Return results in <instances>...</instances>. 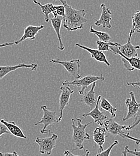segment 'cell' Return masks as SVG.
Wrapping results in <instances>:
<instances>
[{"instance_id": "1", "label": "cell", "mask_w": 140, "mask_h": 156, "mask_svg": "<svg viewBox=\"0 0 140 156\" xmlns=\"http://www.w3.org/2000/svg\"><path fill=\"white\" fill-rule=\"evenodd\" d=\"M65 7V17L63 18V26L68 31H74L83 28L84 24L87 22L85 16L86 11L84 9L77 10L68 5L65 1L60 0Z\"/></svg>"}, {"instance_id": "2", "label": "cell", "mask_w": 140, "mask_h": 156, "mask_svg": "<svg viewBox=\"0 0 140 156\" xmlns=\"http://www.w3.org/2000/svg\"><path fill=\"white\" fill-rule=\"evenodd\" d=\"M77 125L76 124V120L74 118L71 119V126L73 130V133L72 135V141L75 144L76 147L79 150H83V142L86 140H89L91 138L88 133L86 132L87 127L92 123V122H89L86 124H83L81 123L82 119L80 118H77Z\"/></svg>"}, {"instance_id": "3", "label": "cell", "mask_w": 140, "mask_h": 156, "mask_svg": "<svg viewBox=\"0 0 140 156\" xmlns=\"http://www.w3.org/2000/svg\"><path fill=\"white\" fill-rule=\"evenodd\" d=\"M105 80V77L102 75L101 76H94V75H87L83 78H80L79 79L74 80L73 81H68L65 80L62 82V85H72L76 86L77 87H80L81 89L79 90V94L82 95L84 93L85 90H86L89 85L93 84L95 82H97L98 80L104 81Z\"/></svg>"}, {"instance_id": "4", "label": "cell", "mask_w": 140, "mask_h": 156, "mask_svg": "<svg viewBox=\"0 0 140 156\" xmlns=\"http://www.w3.org/2000/svg\"><path fill=\"white\" fill-rule=\"evenodd\" d=\"M50 62L53 64H58L62 65L70 74V75L73 76L75 79V80L81 78L80 74L81 61L80 59H72L68 61L52 59L50 61Z\"/></svg>"}, {"instance_id": "5", "label": "cell", "mask_w": 140, "mask_h": 156, "mask_svg": "<svg viewBox=\"0 0 140 156\" xmlns=\"http://www.w3.org/2000/svg\"><path fill=\"white\" fill-rule=\"evenodd\" d=\"M58 139V135L55 133H52L50 136L47 137H37L35 141L39 146V153L42 154L50 155L52 150L56 147Z\"/></svg>"}, {"instance_id": "6", "label": "cell", "mask_w": 140, "mask_h": 156, "mask_svg": "<svg viewBox=\"0 0 140 156\" xmlns=\"http://www.w3.org/2000/svg\"><path fill=\"white\" fill-rule=\"evenodd\" d=\"M41 109L43 112V115L41 120L35 124V126H38L41 124H43V128L41 130L40 132L43 134L47 133L50 132V131L47 130V127L55 122H58L59 116L57 115L56 112L49 110L46 105L41 106Z\"/></svg>"}, {"instance_id": "7", "label": "cell", "mask_w": 140, "mask_h": 156, "mask_svg": "<svg viewBox=\"0 0 140 156\" xmlns=\"http://www.w3.org/2000/svg\"><path fill=\"white\" fill-rule=\"evenodd\" d=\"M117 43H115L114 45H111L110 48V51L114 54L119 55L121 57V61L123 63L125 68L129 72H133L135 69L140 70V58L138 57L127 58L123 55L117 48Z\"/></svg>"}, {"instance_id": "8", "label": "cell", "mask_w": 140, "mask_h": 156, "mask_svg": "<svg viewBox=\"0 0 140 156\" xmlns=\"http://www.w3.org/2000/svg\"><path fill=\"white\" fill-rule=\"evenodd\" d=\"M134 32L131 30L127 43L125 44H120V43H117V48H118L120 53L127 58H134L138 57L137 50L140 49V46L137 45H133L131 43V37Z\"/></svg>"}, {"instance_id": "9", "label": "cell", "mask_w": 140, "mask_h": 156, "mask_svg": "<svg viewBox=\"0 0 140 156\" xmlns=\"http://www.w3.org/2000/svg\"><path fill=\"white\" fill-rule=\"evenodd\" d=\"M129 94L131 98H128L125 100V104L128 108V112L122 119L123 121L132 118V117H136L140 108V103L137 101L134 93L130 91Z\"/></svg>"}, {"instance_id": "10", "label": "cell", "mask_w": 140, "mask_h": 156, "mask_svg": "<svg viewBox=\"0 0 140 156\" xmlns=\"http://www.w3.org/2000/svg\"><path fill=\"white\" fill-rule=\"evenodd\" d=\"M60 108L59 112L60 115L58 119V122L63 119V109L67 106L69 105L70 101L71 96L74 93V91L71 90L69 86L67 87H60Z\"/></svg>"}, {"instance_id": "11", "label": "cell", "mask_w": 140, "mask_h": 156, "mask_svg": "<svg viewBox=\"0 0 140 156\" xmlns=\"http://www.w3.org/2000/svg\"><path fill=\"white\" fill-rule=\"evenodd\" d=\"M104 126L108 133H110L113 136L119 135L122 138H125L124 135L125 133L123 130H127L128 127V126H121L118 124L113 118H110L106 120L104 122Z\"/></svg>"}, {"instance_id": "12", "label": "cell", "mask_w": 140, "mask_h": 156, "mask_svg": "<svg viewBox=\"0 0 140 156\" xmlns=\"http://www.w3.org/2000/svg\"><path fill=\"white\" fill-rule=\"evenodd\" d=\"M101 99V96H99L97 98V103L95 107L89 112L82 114V117L84 118L92 117L94 119V122L100 126V127L104 126V122L107 119V115L104 112H101L99 109V106Z\"/></svg>"}, {"instance_id": "13", "label": "cell", "mask_w": 140, "mask_h": 156, "mask_svg": "<svg viewBox=\"0 0 140 156\" xmlns=\"http://www.w3.org/2000/svg\"><path fill=\"white\" fill-rule=\"evenodd\" d=\"M23 68L30 69L31 71H35L38 68V64L36 63H32L30 64L20 63L15 66H0V80L8 74L18 69Z\"/></svg>"}, {"instance_id": "14", "label": "cell", "mask_w": 140, "mask_h": 156, "mask_svg": "<svg viewBox=\"0 0 140 156\" xmlns=\"http://www.w3.org/2000/svg\"><path fill=\"white\" fill-rule=\"evenodd\" d=\"M101 8L102 12L100 18L99 20H95V25L97 27L102 26L103 28L110 29L112 27L111 24V20H112L111 12L104 3L101 4Z\"/></svg>"}, {"instance_id": "15", "label": "cell", "mask_w": 140, "mask_h": 156, "mask_svg": "<svg viewBox=\"0 0 140 156\" xmlns=\"http://www.w3.org/2000/svg\"><path fill=\"white\" fill-rule=\"evenodd\" d=\"M44 28V25L40 26H34V25H28L26 27L24 31L23 34L19 40H17L15 42V44H19L26 40L31 39L34 40L36 39V35Z\"/></svg>"}, {"instance_id": "16", "label": "cell", "mask_w": 140, "mask_h": 156, "mask_svg": "<svg viewBox=\"0 0 140 156\" xmlns=\"http://www.w3.org/2000/svg\"><path fill=\"white\" fill-rule=\"evenodd\" d=\"M76 45L77 46H78L79 48H81V49H82L83 50H85L86 51L88 52L90 54L92 58L94 59H95L96 61H97L98 62L104 63L105 64H106L108 67L111 66L110 63L108 62L105 55L104 54L103 52L100 51L98 49H92V48H88L87 46L81 45V44H80V43H76Z\"/></svg>"}, {"instance_id": "17", "label": "cell", "mask_w": 140, "mask_h": 156, "mask_svg": "<svg viewBox=\"0 0 140 156\" xmlns=\"http://www.w3.org/2000/svg\"><path fill=\"white\" fill-rule=\"evenodd\" d=\"M96 87V82L94 83L92 85L90 90L85 93L84 95L80 100V102L85 104L91 110H92L96 106L97 103V98L95 96V88Z\"/></svg>"}, {"instance_id": "18", "label": "cell", "mask_w": 140, "mask_h": 156, "mask_svg": "<svg viewBox=\"0 0 140 156\" xmlns=\"http://www.w3.org/2000/svg\"><path fill=\"white\" fill-rule=\"evenodd\" d=\"M107 133L105 129L102 127H97L93 132V140L99 147L98 153L104 151L103 145L105 143L106 137L107 136Z\"/></svg>"}, {"instance_id": "19", "label": "cell", "mask_w": 140, "mask_h": 156, "mask_svg": "<svg viewBox=\"0 0 140 156\" xmlns=\"http://www.w3.org/2000/svg\"><path fill=\"white\" fill-rule=\"evenodd\" d=\"M1 122L4 124L11 135L15 136L20 137L22 139H26V136L24 135L20 127H19L14 121H6L5 119H1Z\"/></svg>"}, {"instance_id": "20", "label": "cell", "mask_w": 140, "mask_h": 156, "mask_svg": "<svg viewBox=\"0 0 140 156\" xmlns=\"http://www.w3.org/2000/svg\"><path fill=\"white\" fill-rule=\"evenodd\" d=\"M63 20V18L60 16H57V17H53L51 18V23L57 35V37L59 41V46L58 49L60 51H63L65 49V46L62 43V37L60 34V28L62 25V22Z\"/></svg>"}, {"instance_id": "21", "label": "cell", "mask_w": 140, "mask_h": 156, "mask_svg": "<svg viewBox=\"0 0 140 156\" xmlns=\"http://www.w3.org/2000/svg\"><path fill=\"white\" fill-rule=\"evenodd\" d=\"M32 2L35 3L36 4L39 5L41 8V10L43 12V13L44 15V20L45 22H48L49 21V15L50 13H52L54 7V4L52 2H49L46 4L43 5L40 2L36 1L35 0H33Z\"/></svg>"}, {"instance_id": "22", "label": "cell", "mask_w": 140, "mask_h": 156, "mask_svg": "<svg viewBox=\"0 0 140 156\" xmlns=\"http://www.w3.org/2000/svg\"><path fill=\"white\" fill-rule=\"evenodd\" d=\"M101 108L105 110V111L108 112L112 118H115L116 117V112L118 111L116 108L113 107L112 105L105 98H102L101 99L100 104Z\"/></svg>"}, {"instance_id": "23", "label": "cell", "mask_w": 140, "mask_h": 156, "mask_svg": "<svg viewBox=\"0 0 140 156\" xmlns=\"http://www.w3.org/2000/svg\"><path fill=\"white\" fill-rule=\"evenodd\" d=\"M89 32L91 34H93L97 36L100 40V41H103V42H109V41L111 39L110 36L107 33L97 31L95 29H94L93 26H91L90 27Z\"/></svg>"}, {"instance_id": "24", "label": "cell", "mask_w": 140, "mask_h": 156, "mask_svg": "<svg viewBox=\"0 0 140 156\" xmlns=\"http://www.w3.org/2000/svg\"><path fill=\"white\" fill-rule=\"evenodd\" d=\"M132 27L131 30L134 33H140V10L137 11L132 17Z\"/></svg>"}, {"instance_id": "25", "label": "cell", "mask_w": 140, "mask_h": 156, "mask_svg": "<svg viewBox=\"0 0 140 156\" xmlns=\"http://www.w3.org/2000/svg\"><path fill=\"white\" fill-rule=\"evenodd\" d=\"M52 15L53 17H57L60 16L62 18L65 17V7L63 4L54 5L53 10L52 12Z\"/></svg>"}, {"instance_id": "26", "label": "cell", "mask_w": 140, "mask_h": 156, "mask_svg": "<svg viewBox=\"0 0 140 156\" xmlns=\"http://www.w3.org/2000/svg\"><path fill=\"white\" fill-rule=\"evenodd\" d=\"M114 43L113 42H103L101 41H97V44L98 50L104 52V51H110V48L111 45H114Z\"/></svg>"}, {"instance_id": "27", "label": "cell", "mask_w": 140, "mask_h": 156, "mask_svg": "<svg viewBox=\"0 0 140 156\" xmlns=\"http://www.w3.org/2000/svg\"><path fill=\"white\" fill-rule=\"evenodd\" d=\"M118 144H119L118 140H114V142L107 149H106L105 150H104L102 152L98 153L96 155V156H110V153H111V151L112 149L113 148V147H114L116 145H118Z\"/></svg>"}, {"instance_id": "28", "label": "cell", "mask_w": 140, "mask_h": 156, "mask_svg": "<svg viewBox=\"0 0 140 156\" xmlns=\"http://www.w3.org/2000/svg\"><path fill=\"white\" fill-rule=\"evenodd\" d=\"M5 134H8V135H11L9 131L8 130L7 127L3 124L0 120V139L2 137V136Z\"/></svg>"}, {"instance_id": "29", "label": "cell", "mask_w": 140, "mask_h": 156, "mask_svg": "<svg viewBox=\"0 0 140 156\" xmlns=\"http://www.w3.org/2000/svg\"><path fill=\"white\" fill-rule=\"evenodd\" d=\"M140 123V115H137L136 117H135V119L134 122L128 126V130H130L133 129H134L136 126H137Z\"/></svg>"}, {"instance_id": "30", "label": "cell", "mask_w": 140, "mask_h": 156, "mask_svg": "<svg viewBox=\"0 0 140 156\" xmlns=\"http://www.w3.org/2000/svg\"><path fill=\"white\" fill-rule=\"evenodd\" d=\"M124 137L129 139L132 140H134V142H135L136 145H137L140 144V139H137V138H135V137H134L131 136V135H129V133H125L124 135Z\"/></svg>"}, {"instance_id": "31", "label": "cell", "mask_w": 140, "mask_h": 156, "mask_svg": "<svg viewBox=\"0 0 140 156\" xmlns=\"http://www.w3.org/2000/svg\"><path fill=\"white\" fill-rule=\"evenodd\" d=\"M125 148H126L127 150V151H128V153H129L130 154H132V155H134V156H140V151H137L136 149H135L134 151H131L129 149V146H126Z\"/></svg>"}, {"instance_id": "32", "label": "cell", "mask_w": 140, "mask_h": 156, "mask_svg": "<svg viewBox=\"0 0 140 156\" xmlns=\"http://www.w3.org/2000/svg\"><path fill=\"white\" fill-rule=\"evenodd\" d=\"M0 156H21L19 155L16 151L13 153H2L0 152Z\"/></svg>"}, {"instance_id": "33", "label": "cell", "mask_w": 140, "mask_h": 156, "mask_svg": "<svg viewBox=\"0 0 140 156\" xmlns=\"http://www.w3.org/2000/svg\"><path fill=\"white\" fill-rule=\"evenodd\" d=\"M127 85L132 86L134 87H137L140 89V82H126Z\"/></svg>"}, {"instance_id": "34", "label": "cell", "mask_w": 140, "mask_h": 156, "mask_svg": "<svg viewBox=\"0 0 140 156\" xmlns=\"http://www.w3.org/2000/svg\"><path fill=\"white\" fill-rule=\"evenodd\" d=\"M15 44V42H12V43H5L2 44H0V48H2L4 47H7V46H10L12 45Z\"/></svg>"}, {"instance_id": "35", "label": "cell", "mask_w": 140, "mask_h": 156, "mask_svg": "<svg viewBox=\"0 0 140 156\" xmlns=\"http://www.w3.org/2000/svg\"><path fill=\"white\" fill-rule=\"evenodd\" d=\"M63 156H76V155H74L72 152H71L69 150H67L64 152L63 153Z\"/></svg>"}, {"instance_id": "36", "label": "cell", "mask_w": 140, "mask_h": 156, "mask_svg": "<svg viewBox=\"0 0 140 156\" xmlns=\"http://www.w3.org/2000/svg\"><path fill=\"white\" fill-rule=\"evenodd\" d=\"M128 155V151L126 148L125 147V149L123 151H122V156H127Z\"/></svg>"}, {"instance_id": "37", "label": "cell", "mask_w": 140, "mask_h": 156, "mask_svg": "<svg viewBox=\"0 0 140 156\" xmlns=\"http://www.w3.org/2000/svg\"><path fill=\"white\" fill-rule=\"evenodd\" d=\"M89 154H90V151L87 150H86V152H85V156H89Z\"/></svg>"}]
</instances>
